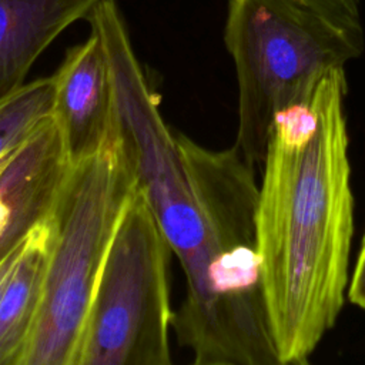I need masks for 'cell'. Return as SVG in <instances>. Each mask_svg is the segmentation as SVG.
Masks as SVG:
<instances>
[{
  "mask_svg": "<svg viewBox=\"0 0 365 365\" xmlns=\"http://www.w3.org/2000/svg\"><path fill=\"white\" fill-rule=\"evenodd\" d=\"M71 164L53 114L11 153L0 173V198L7 208L0 259L48 220Z\"/></svg>",
  "mask_w": 365,
  "mask_h": 365,
  "instance_id": "cell-7",
  "label": "cell"
},
{
  "mask_svg": "<svg viewBox=\"0 0 365 365\" xmlns=\"http://www.w3.org/2000/svg\"><path fill=\"white\" fill-rule=\"evenodd\" d=\"M23 245H24V241L20 245H17L14 250H11L6 257H3L0 259V298L3 295V291H4L6 285H7V281H9L10 275H11V272H13L17 261H19V257L21 254Z\"/></svg>",
  "mask_w": 365,
  "mask_h": 365,
  "instance_id": "cell-13",
  "label": "cell"
},
{
  "mask_svg": "<svg viewBox=\"0 0 365 365\" xmlns=\"http://www.w3.org/2000/svg\"><path fill=\"white\" fill-rule=\"evenodd\" d=\"M135 185L118 128L98 151L71 164L48 217L43 297L21 365H77L93 294Z\"/></svg>",
  "mask_w": 365,
  "mask_h": 365,
  "instance_id": "cell-3",
  "label": "cell"
},
{
  "mask_svg": "<svg viewBox=\"0 0 365 365\" xmlns=\"http://www.w3.org/2000/svg\"><path fill=\"white\" fill-rule=\"evenodd\" d=\"M348 299L352 305L365 311V235L362 238L355 267L351 274Z\"/></svg>",
  "mask_w": 365,
  "mask_h": 365,
  "instance_id": "cell-12",
  "label": "cell"
},
{
  "mask_svg": "<svg viewBox=\"0 0 365 365\" xmlns=\"http://www.w3.org/2000/svg\"><path fill=\"white\" fill-rule=\"evenodd\" d=\"M50 240L48 220L29 232L0 298V365H21L41 304Z\"/></svg>",
  "mask_w": 365,
  "mask_h": 365,
  "instance_id": "cell-9",
  "label": "cell"
},
{
  "mask_svg": "<svg viewBox=\"0 0 365 365\" xmlns=\"http://www.w3.org/2000/svg\"><path fill=\"white\" fill-rule=\"evenodd\" d=\"M100 0H0V98L11 94L40 54Z\"/></svg>",
  "mask_w": 365,
  "mask_h": 365,
  "instance_id": "cell-8",
  "label": "cell"
},
{
  "mask_svg": "<svg viewBox=\"0 0 365 365\" xmlns=\"http://www.w3.org/2000/svg\"><path fill=\"white\" fill-rule=\"evenodd\" d=\"M170 252L137 180L93 294L77 365L171 364Z\"/></svg>",
  "mask_w": 365,
  "mask_h": 365,
  "instance_id": "cell-5",
  "label": "cell"
},
{
  "mask_svg": "<svg viewBox=\"0 0 365 365\" xmlns=\"http://www.w3.org/2000/svg\"><path fill=\"white\" fill-rule=\"evenodd\" d=\"M224 43L238 84L234 145L255 168L278 113L365 47V40L294 0H230Z\"/></svg>",
  "mask_w": 365,
  "mask_h": 365,
  "instance_id": "cell-4",
  "label": "cell"
},
{
  "mask_svg": "<svg viewBox=\"0 0 365 365\" xmlns=\"http://www.w3.org/2000/svg\"><path fill=\"white\" fill-rule=\"evenodd\" d=\"M345 68L278 113L261 164L257 244L279 365H305L348 298L355 200Z\"/></svg>",
  "mask_w": 365,
  "mask_h": 365,
  "instance_id": "cell-2",
  "label": "cell"
},
{
  "mask_svg": "<svg viewBox=\"0 0 365 365\" xmlns=\"http://www.w3.org/2000/svg\"><path fill=\"white\" fill-rule=\"evenodd\" d=\"M86 20L104 46L138 185L184 271L173 317L180 345L195 365H279L261 281L257 168L235 145L205 148L165 124L115 0H100Z\"/></svg>",
  "mask_w": 365,
  "mask_h": 365,
  "instance_id": "cell-1",
  "label": "cell"
},
{
  "mask_svg": "<svg viewBox=\"0 0 365 365\" xmlns=\"http://www.w3.org/2000/svg\"><path fill=\"white\" fill-rule=\"evenodd\" d=\"M324 16L339 29L356 38L365 40L361 21L359 0H294Z\"/></svg>",
  "mask_w": 365,
  "mask_h": 365,
  "instance_id": "cell-11",
  "label": "cell"
},
{
  "mask_svg": "<svg viewBox=\"0 0 365 365\" xmlns=\"http://www.w3.org/2000/svg\"><path fill=\"white\" fill-rule=\"evenodd\" d=\"M54 76L24 83L0 98V158L17 148L53 114Z\"/></svg>",
  "mask_w": 365,
  "mask_h": 365,
  "instance_id": "cell-10",
  "label": "cell"
},
{
  "mask_svg": "<svg viewBox=\"0 0 365 365\" xmlns=\"http://www.w3.org/2000/svg\"><path fill=\"white\" fill-rule=\"evenodd\" d=\"M6 221H7V208L3 202V200L0 198V237H1V232L6 227Z\"/></svg>",
  "mask_w": 365,
  "mask_h": 365,
  "instance_id": "cell-14",
  "label": "cell"
},
{
  "mask_svg": "<svg viewBox=\"0 0 365 365\" xmlns=\"http://www.w3.org/2000/svg\"><path fill=\"white\" fill-rule=\"evenodd\" d=\"M54 76L53 117L68 158L77 163L98 151L118 128L108 60L100 36L70 47Z\"/></svg>",
  "mask_w": 365,
  "mask_h": 365,
  "instance_id": "cell-6",
  "label": "cell"
}]
</instances>
